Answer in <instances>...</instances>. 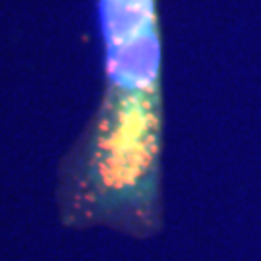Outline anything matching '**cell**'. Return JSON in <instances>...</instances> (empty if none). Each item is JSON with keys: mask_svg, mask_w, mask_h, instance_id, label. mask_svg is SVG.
Returning a JSON list of instances; mask_svg holds the SVG:
<instances>
[{"mask_svg": "<svg viewBox=\"0 0 261 261\" xmlns=\"http://www.w3.org/2000/svg\"><path fill=\"white\" fill-rule=\"evenodd\" d=\"M107 55L109 109L116 130L99 147V165L122 141L109 184L136 186L149 167L153 143V97L159 82V33L155 0H101Z\"/></svg>", "mask_w": 261, "mask_h": 261, "instance_id": "6da1fadb", "label": "cell"}]
</instances>
